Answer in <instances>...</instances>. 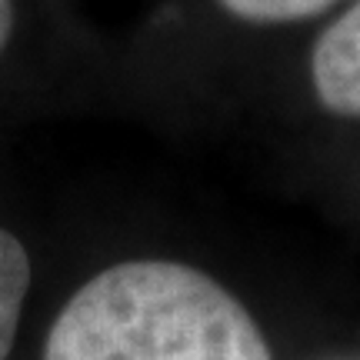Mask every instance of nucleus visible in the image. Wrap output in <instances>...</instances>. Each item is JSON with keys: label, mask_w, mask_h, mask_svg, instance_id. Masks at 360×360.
Returning a JSON list of instances; mask_svg holds the SVG:
<instances>
[{"label": "nucleus", "mask_w": 360, "mask_h": 360, "mask_svg": "<svg viewBox=\"0 0 360 360\" xmlns=\"http://www.w3.org/2000/svg\"><path fill=\"white\" fill-rule=\"evenodd\" d=\"M44 360H277L264 323L217 274L177 257H124L57 310Z\"/></svg>", "instance_id": "f257e3e1"}, {"label": "nucleus", "mask_w": 360, "mask_h": 360, "mask_svg": "<svg viewBox=\"0 0 360 360\" xmlns=\"http://www.w3.org/2000/svg\"><path fill=\"white\" fill-rule=\"evenodd\" d=\"M310 90L323 114L360 120V0L337 13L310 47Z\"/></svg>", "instance_id": "f03ea898"}, {"label": "nucleus", "mask_w": 360, "mask_h": 360, "mask_svg": "<svg viewBox=\"0 0 360 360\" xmlns=\"http://www.w3.org/2000/svg\"><path fill=\"white\" fill-rule=\"evenodd\" d=\"M30 283H34V264L27 247L17 233L0 227V360H7L13 350Z\"/></svg>", "instance_id": "7ed1b4c3"}, {"label": "nucleus", "mask_w": 360, "mask_h": 360, "mask_svg": "<svg viewBox=\"0 0 360 360\" xmlns=\"http://www.w3.org/2000/svg\"><path fill=\"white\" fill-rule=\"evenodd\" d=\"M220 11L250 27H283L321 17L337 0H217Z\"/></svg>", "instance_id": "20e7f679"}, {"label": "nucleus", "mask_w": 360, "mask_h": 360, "mask_svg": "<svg viewBox=\"0 0 360 360\" xmlns=\"http://www.w3.org/2000/svg\"><path fill=\"white\" fill-rule=\"evenodd\" d=\"M13 34V0H0V53Z\"/></svg>", "instance_id": "39448f33"}, {"label": "nucleus", "mask_w": 360, "mask_h": 360, "mask_svg": "<svg viewBox=\"0 0 360 360\" xmlns=\"http://www.w3.org/2000/svg\"><path fill=\"white\" fill-rule=\"evenodd\" d=\"M314 360H360V350H330V354H321Z\"/></svg>", "instance_id": "423d86ee"}]
</instances>
